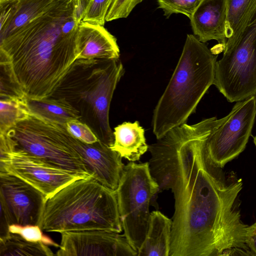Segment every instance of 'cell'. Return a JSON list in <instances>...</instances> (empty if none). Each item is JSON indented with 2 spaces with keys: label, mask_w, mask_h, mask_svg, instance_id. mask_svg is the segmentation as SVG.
I'll use <instances>...</instances> for the list:
<instances>
[{
  "label": "cell",
  "mask_w": 256,
  "mask_h": 256,
  "mask_svg": "<svg viewBox=\"0 0 256 256\" xmlns=\"http://www.w3.org/2000/svg\"><path fill=\"white\" fill-rule=\"evenodd\" d=\"M172 220L158 210L150 213L149 227L137 256H170Z\"/></svg>",
  "instance_id": "2e32d148"
},
{
  "label": "cell",
  "mask_w": 256,
  "mask_h": 256,
  "mask_svg": "<svg viewBox=\"0 0 256 256\" xmlns=\"http://www.w3.org/2000/svg\"><path fill=\"white\" fill-rule=\"evenodd\" d=\"M27 102L30 113L58 124L81 118L80 112L64 98L27 99Z\"/></svg>",
  "instance_id": "d6986e66"
},
{
  "label": "cell",
  "mask_w": 256,
  "mask_h": 256,
  "mask_svg": "<svg viewBox=\"0 0 256 256\" xmlns=\"http://www.w3.org/2000/svg\"><path fill=\"white\" fill-rule=\"evenodd\" d=\"M218 126L210 118L166 134L172 157L166 190L175 200L170 256L250 255L236 200L240 180L226 182L206 162L204 146Z\"/></svg>",
  "instance_id": "6da1fadb"
},
{
  "label": "cell",
  "mask_w": 256,
  "mask_h": 256,
  "mask_svg": "<svg viewBox=\"0 0 256 256\" xmlns=\"http://www.w3.org/2000/svg\"><path fill=\"white\" fill-rule=\"evenodd\" d=\"M18 0H6L0 2V32L10 22L16 10Z\"/></svg>",
  "instance_id": "83f0119b"
},
{
  "label": "cell",
  "mask_w": 256,
  "mask_h": 256,
  "mask_svg": "<svg viewBox=\"0 0 256 256\" xmlns=\"http://www.w3.org/2000/svg\"><path fill=\"white\" fill-rule=\"evenodd\" d=\"M116 190L124 235L138 252L148 231L150 206H158L156 201L159 188L150 173L148 163L130 162L124 166Z\"/></svg>",
  "instance_id": "8992f818"
},
{
  "label": "cell",
  "mask_w": 256,
  "mask_h": 256,
  "mask_svg": "<svg viewBox=\"0 0 256 256\" xmlns=\"http://www.w3.org/2000/svg\"><path fill=\"white\" fill-rule=\"evenodd\" d=\"M0 239H3L10 234L9 227L13 224V222L6 203L1 198H0Z\"/></svg>",
  "instance_id": "f1b7e54d"
},
{
  "label": "cell",
  "mask_w": 256,
  "mask_h": 256,
  "mask_svg": "<svg viewBox=\"0 0 256 256\" xmlns=\"http://www.w3.org/2000/svg\"><path fill=\"white\" fill-rule=\"evenodd\" d=\"M0 172H6L42 192L46 200L72 182L90 178L52 166L17 148L7 133L0 134Z\"/></svg>",
  "instance_id": "ba28073f"
},
{
  "label": "cell",
  "mask_w": 256,
  "mask_h": 256,
  "mask_svg": "<svg viewBox=\"0 0 256 256\" xmlns=\"http://www.w3.org/2000/svg\"><path fill=\"white\" fill-rule=\"evenodd\" d=\"M256 16V0H226L224 46L236 42Z\"/></svg>",
  "instance_id": "ac0fdd59"
},
{
  "label": "cell",
  "mask_w": 256,
  "mask_h": 256,
  "mask_svg": "<svg viewBox=\"0 0 256 256\" xmlns=\"http://www.w3.org/2000/svg\"><path fill=\"white\" fill-rule=\"evenodd\" d=\"M8 134L17 148L55 166L92 177L76 146V139L65 125L30 113Z\"/></svg>",
  "instance_id": "5b68a950"
},
{
  "label": "cell",
  "mask_w": 256,
  "mask_h": 256,
  "mask_svg": "<svg viewBox=\"0 0 256 256\" xmlns=\"http://www.w3.org/2000/svg\"><path fill=\"white\" fill-rule=\"evenodd\" d=\"M114 0H91L82 21L104 26L106 18Z\"/></svg>",
  "instance_id": "d4e9b609"
},
{
  "label": "cell",
  "mask_w": 256,
  "mask_h": 256,
  "mask_svg": "<svg viewBox=\"0 0 256 256\" xmlns=\"http://www.w3.org/2000/svg\"><path fill=\"white\" fill-rule=\"evenodd\" d=\"M158 8L167 18L173 14H182L190 19L202 0H156Z\"/></svg>",
  "instance_id": "603a6c76"
},
{
  "label": "cell",
  "mask_w": 256,
  "mask_h": 256,
  "mask_svg": "<svg viewBox=\"0 0 256 256\" xmlns=\"http://www.w3.org/2000/svg\"><path fill=\"white\" fill-rule=\"evenodd\" d=\"M74 0H54L42 15L0 42V64L12 92L51 97L76 65Z\"/></svg>",
  "instance_id": "7a4b0ae2"
},
{
  "label": "cell",
  "mask_w": 256,
  "mask_h": 256,
  "mask_svg": "<svg viewBox=\"0 0 256 256\" xmlns=\"http://www.w3.org/2000/svg\"><path fill=\"white\" fill-rule=\"evenodd\" d=\"M91 0H74V18L80 24L84 18Z\"/></svg>",
  "instance_id": "f546056e"
},
{
  "label": "cell",
  "mask_w": 256,
  "mask_h": 256,
  "mask_svg": "<svg viewBox=\"0 0 256 256\" xmlns=\"http://www.w3.org/2000/svg\"><path fill=\"white\" fill-rule=\"evenodd\" d=\"M48 245L42 242L28 241L20 235L11 233L0 239V256H52Z\"/></svg>",
  "instance_id": "7402d4cb"
},
{
  "label": "cell",
  "mask_w": 256,
  "mask_h": 256,
  "mask_svg": "<svg viewBox=\"0 0 256 256\" xmlns=\"http://www.w3.org/2000/svg\"><path fill=\"white\" fill-rule=\"evenodd\" d=\"M256 117V96L236 102L224 122L206 139L204 155L206 162L222 168L245 149Z\"/></svg>",
  "instance_id": "9c48e42d"
},
{
  "label": "cell",
  "mask_w": 256,
  "mask_h": 256,
  "mask_svg": "<svg viewBox=\"0 0 256 256\" xmlns=\"http://www.w3.org/2000/svg\"><path fill=\"white\" fill-rule=\"evenodd\" d=\"M144 0H114L106 18V22L127 18L136 5Z\"/></svg>",
  "instance_id": "4316f807"
},
{
  "label": "cell",
  "mask_w": 256,
  "mask_h": 256,
  "mask_svg": "<svg viewBox=\"0 0 256 256\" xmlns=\"http://www.w3.org/2000/svg\"><path fill=\"white\" fill-rule=\"evenodd\" d=\"M9 230L11 233L20 235L28 241L42 242L48 246L58 248L60 246L44 234L40 226L38 225L21 226L13 224L10 226Z\"/></svg>",
  "instance_id": "cb8c5ba5"
},
{
  "label": "cell",
  "mask_w": 256,
  "mask_h": 256,
  "mask_svg": "<svg viewBox=\"0 0 256 256\" xmlns=\"http://www.w3.org/2000/svg\"><path fill=\"white\" fill-rule=\"evenodd\" d=\"M54 0H18L14 14L8 26L0 32V42L44 14Z\"/></svg>",
  "instance_id": "ffe728a7"
},
{
  "label": "cell",
  "mask_w": 256,
  "mask_h": 256,
  "mask_svg": "<svg viewBox=\"0 0 256 256\" xmlns=\"http://www.w3.org/2000/svg\"><path fill=\"white\" fill-rule=\"evenodd\" d=\"M42 229L60 234L91 230L120 232L116 190L92 177L72 182L46 200Z\"/></svg>",
  "instance_id": "277c9868"
},
{
  "label": "cell",
  "mask_w": 256,
  "mask_h": 256,
  "mask_svg": "<svg viewBox=\"0 0 256 256\" xmlns=\"http://www.w3.org/2000/svg\"><path fill=\"white\" fill-rule=\"evenodd\" d=\"M124 235L106 230L61 233L57 256H137Z\"/></svg>",
  "instance_id": "8fae6325"
},
{
  "label": "cell",
  "mask_w": 256,
  "mask_h": 256,
  "mask_svg": "<svg viewBox=\"0 0 256 256\" xmlns=\"http://www.w3.org/2000/svg\"><path fill=\"white\" fill-rule=\"evenodd\" d=\"M114 142L110 148L122 158L136 162L148 150L144 130L138 121L124 122L114 128Z\"/></svg>",
  "instance_id": "e0dca14e"
},
{
  "label": "cell",
  "mask_w": 256,
  "mask_h": 256,
  "mask_svg": "<svg viewBox=\"0 0 256 256\" xmlns=\"http://www.w3.org/2000/svg\"><path fill=\"white\" fill-rule=\"evenodd\" d=\"M68 132L75 138L88 144H92L100 140L89 126L78 120H71L65 124Z\"/></svg>",
  "instance_id": "484cf974"
},
{
  "label": "cell",
  "mask_w": 256,
  "mask_h": 256,
  "mask_svg": "<svg viewBox=\"0 0 256 256\" xmlns=\"http://www.w3.org/2000/svg\"><path fill=\"white\" fill-rule=\"evenodd\" d=\"M30 114L27 99L15 94H0V134H5Z\"/></svg>",
  "instance_id": "44dd1931"
},
{
  "label": "cell",
  "mask_w": 256,
  "mask_h": 256,
  "mask_svg": "<svg viewBox=\"0 0 256 256\" xmlns=\"http://www.w3.org/2000/svg\"><path fill=\"white\" fill-rule=\"evenodd\" d=\"M190 20L194 35L200 41L216 40L224 50L226 40V0H202Z\"/></svg>",
  "instance_id": "9a60e30c"
},
{
  "label": "cell",
  "mask_w": 256,
  "mask_h": 256,
  "mask_svg": "<svg viewBox=\"0 0 256 256\" xmlns=\"http://www.w3.org/2000/svg\"><path fill=\"white\" fill-rule=\"evenodd\" d=\"M218 54L194 34L186 36L173 74L154 110L152 131L157 139L186 123L214 84Z\"/></svg>",
  "instance_id": "3957f363"
},
{
  "label": "cell",
  "mask_w": 256,
  "mask_h": 256,
  "mask_svg": "<svg viewBox=\"0 0 256 256\" xmlns=\"http://www.w3.org/2000/svg\"><path fill=\"white\" fill-rule=\"evenodd\" d=\"M124 74V66L119 59L104 60V64L92 72L88 78L90 82L80 94L92 110L98 126V139L110 147L114 142V132L109 122L110 104Z\"/></svg>",
  "instance_id": "30bf717a"
},
{
  "label": "cell",
  "mask_w": 256,
  "mask_h": 256,
  "mask_svg": "<svg viewBox=\"0 0 256 256\" xmlns=\"http://www.w3.org/2000/svg\"><path fill=\"white\" fill-rule=\"evenodd\" d=\"M76 40L79 51L76 65L88 66L100 60L119 59L116 38L104 26L82 21Z\"/></svg>",
  "instance_id": "5bb4252c"
},
{
  "label": "cell",
  "mask_w": 256,
  "mask_h": 256,
  "mask_svg": "<svg viewBox=\"0 0 256 256\" xmlns=\"http://www.w3.org/2000/svg\"><path fill=\"white\" fill-rule=\"evenodd\" d=\"M76 146L92 177L116 190L124 167L122 157L100 140L88 144L76 139Z\"/></svg>",
  "instance_id": "4fadbf2b"
},
{
  "label": "cell",
  "mask_w": 256,
  "mask_h": 256,
  "mask_svg": "<svg viewBox=\"0 0 256 256\" xmlns=\"http://www.w3.org/2000/svg\"><path fill=\"white\" fill-rule=\"evenodd\" d=\"M223 51L214 84L230 102L256 96V16L240 39Z\"/></svg>",
  "instance_id": "52a82bcc"
},
{
  "label": "cell",
  "mask_w": 256,
  "mask_h": 256,
  "mask_svg": "<svg viewBox=\"0 0 256 256\" xmlns=\"http://www.w3.org/2000/svg\"><path fill=\"white\" fill-rule=\"evenodd\" d=\"M6 0H0V2H4V1H5Z\"/></svg>",
  "instance_id": "d6a6232c"
},
{
  "label": "cell",
  "mask_w": 256,
  "mask_h": 256,
  "mask_svg": "<svg viewBox=\"0 0 256 256\" xmlns=\"http://www.w3.org/2000/svg\"><path fill=\"white\" fill-rule=\"evenodd\" d=\"M254 142L256 148V136H254Z\"/></svg>",
  "instance_id": "1f68e13d"
},
{
  "label": "cell",
  "mask_w": 256,
  "mask_h": 256,
  "mask_svg": "<svg viewBox=\"0 0 256 256\" xmlns=\"http://www.w3.org/2000/svg\"><path fill=\"white\" fill-rule=\"evenodd\" d=\"M0 198L6 203L13 224L42 228L46 198L34 187L6 172H0Z\"/></svg>",
  "instance_id": "7c38bea8"
},
{
  "label": "cell",
  "mask_w": 256,
  "mask_h": 256,
  "mask_svg": "<svg viewBox=\"0 0 256 256\" xmlns=\"http://www.w3.org/2000/svg\"><path fill=\"white\" fill-rule=\"evenodd\" d=\"M246 242L250 255L256 256V222L248 226L246 234Z\"/></svg>",
  "instance_id": "4dcf8cb0"
}]
</instances>
